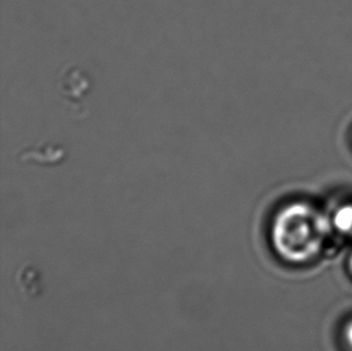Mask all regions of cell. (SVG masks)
Wrapping results in <instances>:
<instances>
[{
  "label": "cell",
  "instance_id": "6da1fadb",
  "mask_svg": "<svg viewBox=\"0 0 352 351\" xmlns=\"http://www.w3.org/2000/svg\"><path fill=\"white\" fill-rule=\"evenodd\" d=\"M331 225L332 222L310 204H287L273 219L272 246L286 262H308L320 252Z\"/></svg>",
  "mask_w": 352,
  "mask_h": 351
},
{
  "label": "cell",
  "instance_id": "7a4b0ae2",
  "mask_svg": "<svg viewBox=\"0 0 352 351\" xmlns=\"http://www.w3.org/2000/svg\"><path fill=\"white\" fill-rule=\"evenodd\" d=\"M332 225L340 233H348L352 231V204L340 206L333 214Z\"/></svg>",
  "mask_w": 352,
  "mask_h": 351
},
{
  "label": "cell",
  "instance_id": "3957f363",
  "mask_svg": "<svg viewBox=\"0 0 352 351\" xmlns=\"http://www.w3.org/2000/svg\"><path fill=\"white\" fill-rule=\"evenodd\" d=\"M345 338H346V342L352 349V321L345 328Z\"/></svg>",
  "mask_w": 352,
  "mask_h": 351
},
{
  "label": "cell",
  "instance_id": "277c9868",
  "mask_svg": "<svg viewBox=\"0 0 352 351\" xmlns=\"http://www.w3.org/2000/svg\"><path fill=\"white\" fill-rule=\"evenodd\" d=\"M350 270H351L352 273V255L351 257H350Z\"/></svg>",
  "mask_w": 352,
  "mask_h": 351
}]
</instances>
